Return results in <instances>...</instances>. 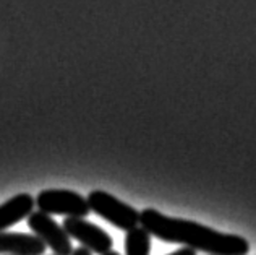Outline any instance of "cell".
<instances>
[{"instance_id": "cell-1", "label": "cell", "mask_w": 256, "mask_h": 255, "mask_svg": "<svg viewBox=\"0 0 256 255\" xmlns=\"http://www.w3.org/2000/svg\"><path fill=\"white\" fill-rule=\"evenodd\" d=\"M140 226L164 242L184 244L210 255H246L250 250V244L245 237L219 232L194 221L166 216L152 208H146L140 213Z\"/></svg>"}, {"instance_id": "cell-2", "label": "cell", "mask_w": 256, "mask_h": 255, "mask_svg": "<svg viewBox=\"0 0 256 255\" xmlns=\"http://www.w3.org/2000/svg\"><path fill=\"white\" fill-rule=\"evenodd\" d=\"M88 205L100 218L122 231H132L140 226V211L136 208L124 203L122 200L104 190H92L88 195Z\"/></svg>"}, {"instance_id": "cell-3", "label": "cell", "mask_w": 256, "mask_h": 255, "mask_svg": "<svg viewBox=\"0 0 256 255\" xmlns=\"http://www.w3.org/2000/svg\"><path fill=\"white\" fill-rule=\"evenodd\" d=\"M36 206L46 214H64L66 218H86L91 208L88 200L73 190L49 189L39 192Z\"/></svg>"}, {"instance_id": "cell-4", "label": "cell", "mask_w": 256, "mask_h": 255, "mask_svg": "<svg viewBox=\"0 0 256 255\" xmlns=\"http://www.w3.org/2000/svg\"><path fill=\"white\" fill-rule=\"evenodd\" d=\"M28 227L34 232L42 242L54 252V255H72L73 245L68 234L65 232L62 226L56 223V219L50 218V214H46L42 211H32L30 214Z\"/></svg>"}, {"instance_id": "cell-5", "label": "cell", "mask_w": 256, "mask_h": 255, "mask_svg": "<svg viewBox=\"0 0 256 255\" xmlns=\"http://www.w3.org/2000/svg\"><path fill=\"white\" fill-rule=\"evenodd\" d=\"M62 227L70 237L76 239L82 247L91 253L104 255L112 250L114 240L102 227L90 223L84 218H65Z\"/></svg>"}, {"instance_id": "cell-6", "label": "cell", "mask_w": 256, "mask_h": 255, "mask_svg": "<svg viewBox=\"0 0 256 255\" xmlns=\"http://www.w3.org/2000/svg\"><path fill=\"white\" fill-rule=\"evenodd\" d=\"M47 245L34 234L0 232V253L8 255H44Z\"/></svg>"}, {"instance_id": "cell-7", "label": "cell", "mask_w": 256, "mask_h": 255, "mask_svg": "<svg viewBox=\"0 0 256 255\" xmlns=\"http://www.w3.org/2000/svg\"><path fill=\"white\" fill-rule=\"evenodd\" d=\"M36 200L30 193H18V195L6 200L0 205V232L8 229L10 226L28 219L30 214L34 211Z\"/></svg>"}, {"instance_id": "cell-8", "label": "cell", "mask_w": 256, "mask_h": 255, "mask_svg": "<svg viewBox=\"0 0 256 255\" xmlns=\"http://www.w3.org/2000/svg\"><path fill=\"white\" fill-rule=\"evenodd\" d=\"M151 252V234L144 227H134L125 236L126 255H150Z\"/></svg>"}, {"instance_id": "cell-9", "label": "cell", "mask_w": 256, "mask_h": 255, "mask_svg": "<svg viewBox=\"0 0 256 255\" xmlns=\"http://www.w3.org/2000/svg\"><path fill=\"white\" fill-rule=\"evenodd\" d=\"M167 255H196V250L190 249V247H182V249L175 250V252H170Z\"/></svg>"}, {"instance_id": "cell-10", "label": "cell", "mask_w": 256, "mask_h": 255, "mask_svg": "<svg viewBox=\"0 0 256 255\" xmlns=\"http://www.w3.org/2000/svg\"><path fill=\"white\" fill-rule=\"evenodd\" d=\"M72 255H92V253L88 250V249H84V247H78V249L73 250Z\"/></svg>"}, {"instance_id": "cell-11", "label": "cell", "mask_w": 256, "mask_h": 255, "mask_svg": "<svg viewBox=\"0 0 256 255\" xmlns=\"http://www.w3.org/2000/svg\"><path fill=\"white\" fill-rule=\"evenodd\" d=\"M104 255H120V253L116 252V250H110V252H107V253H104Z\"/></svg>"}]
</instances>
